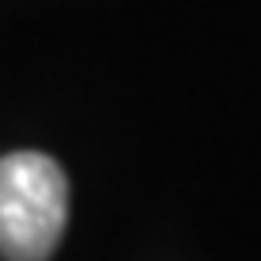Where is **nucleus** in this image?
<instances>
[{"label":"nucleus","instance_id":"obj_1","mask_svg":"<svg viewBox=\"0 0 261 261\" xmlns=\"http://www.w3.org/2000/svg\"><path fill=\"white\" fill-rule=\"evenodd\" d=\"M69 219V180L50 154L0 158V257L50 261Z\"/></svg>","mask_w":261,"mask_h":261}]
</instances>
